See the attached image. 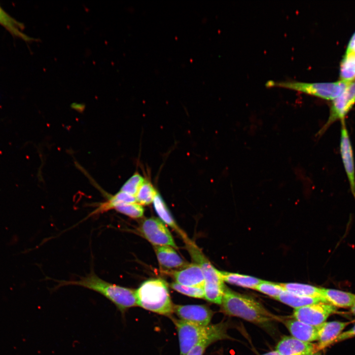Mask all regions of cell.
I'll return each instance as SVG.
<instances>
[{"label": "cell", "instance_id": "obj_35", "mask_svg": "<svg viewBox=\"0 0 355 355\" xmlns=\"http://www.w3.org/2000/svg\"><path fill=\"white\" fill-rule=\"evenodd\" d=\"M351 312L355 315V303L351 307Z\"/></svg>", "mask_w": 355, "mask_h": 355}, {"label": "cell", "instance_id": "obj_23", "mask_svg": "<svg viewBox=\"0 0 355 355\" xmlns=\"http://www.w3.org/2000/svg\"><path fill=\"white\" fill-rule=\"evenodd\" d=\"M137 202L136 197L119 191L114 195H110L108 200L100 205L97 209V212H106L114 209L115 206L122 203Z\"/></svg>", "mask_w": 355, "mask_h": 355}, {"label": "cell", "instance_id": "obj_24", "mask_svg": "<svg viewBox=\"0 0 355 355\" xmlns=\"http://www.w3.org/2000/svg\"><path fill=\"white\" fill-rule=\"evenodd\" d=\"M225 288L224 284L205 282L204 298L209 302L221 305Z\"/></svg>", "mask_w": 355, "mask_h": 355}, {"label": "cell", "instance_id": "obj_34", "mask_svg": "<svg viewBox=\"0 0 355 355\" xmlns=\"http://www.w3.org/2000/svg\"><path fill=\"white\" fill-rule=\"evenodd\" d=\"M262 355H281L277 351H272Z\"/></svg>", "mask_w": 355, "mask_h": 355}, {"label": "cell", "instance_id": "obj_5", "mask_svg": "<svg viewBox=\"0 0 355 355\" xmlns=\"http://www.w3.org/2000/svg\"><path fill=\"white\" fill-rule=\"evenodd\" d=\"M178 333L180 355H186L200 341L226 329L224 323L200 325L172 318Z\"/></svg>", "mask_w": 355, "mask_h": 355}, {"label": "cell", "instance_id": "obj_13", "mask_svg": "<svg viewBox=\"0 0 355 355\" xmlns=\"http://www.w3.org/2000/svg\"><path fill=\"white\" fill-rule=\"evenodd\" d=\"M276 349L281 355H309L318 351L317 344L289 336L284 337L278 344Z\"/></svg>", "mask_w": 355, "mask_h": 355}, {"label": "cell", "instance_id": "obj_7", "mask_svg": "<svg viewBox=\"0 0 355 355\" xmlns=\"http://www.w3.org/2000/svg\"><path fill=\"white\" fill-rule=\"evenodd\" d=\"M355 104V79L350 81L343 92L332 100L328 119L320 131L319 135L322 134L334 121L343 120Z\"/></svg>", "mask_w": 355, "mask_h": 355}, {"label": "cell", "instance_id": "obj_18", "mask_svg": "<svg viewBox=\"0 0 355 355\" xmlns=\"http://www.w3.org/2000/svg\"><path fill=\"white\" fill-rule=\"evenodd\" d=\"M0 25L6 29L12 35L20 38L27 42H30L36 39L24 33L22 31L24 28V24L19 22L6 12L0 6Z\"/></svg>", "mask_w": 355, "mask_h": 355}, {"label": "cell", "instance_id": "obj_14", "mask_svg": "<svg viewBox=\"0 0 355 355\" xmlns=\"http://www.w3.org/2000/svg\"><path fill=\"white\" fill-rule=\"evenodd\" d=\"M351 322L333 321L324 322L318 326V351L332 344L333 341Z\"/></svg>", "mask_w": 355, "mask_h": 355}, {"label": "cell", "instance_id": "obj_32", "mask_svg": "<svg viewBox=\"0 0 355 355\" xmlns=\"http://www.w3.org/2000/svg\"><path fill=\"white\" fill-rule=\"evenodd\" d=\"M355 337V325L350 330L342 332L335 340L332 344L340 342L349 338Z\"/></svg>", "mask_w": 355, "mask_h": 355}, {"label": "cell", "instance_id": "obj_10", "mask_svg": "<svg viewBox=\"0 0 355 355\" xmlns=\"http://www.w3.org/2000/svg\"><path fill=\"white\" fill-rule=\"evenodd\" d=\"M184 241L194 263L198 265L201 269L205 282L224 284L220 276V271L212 265L198 247L188 238Z\"/></svg>", "mask_w": 355, "mask_h": 355}, {"label": "cell", "instance_id": "obj_11", "mask_svg": "<svg viewBox=\"0 0 355 355\" xmlns=\"http://www.w3.org/2000/svg\"><path fill=\"white\" fill-rule=\"evenodd\" d=\"M341 122L340 152L352 193L355 196V170L353 149L344 120Z\"/></svg>", "mask_w": 355, "mask_h": 355}, {"label": "cell", "instance_id": "obj_26", "mask_svg": "<svg viewBox=\"0 0 355 355\" xmlns=\"http://www.w3.org/2000/svg\"><path fill=\"white\" fill-rule=\"evenodd\" d=\"M226 329L215 333L197 343L186 355H203L207 348L212 343L219 340L228 338Z\"/></svg>", "mask_w": 355, "mask_h": 355}, {"label": "cell", "instance_id": "obj_8", "mask_svg": "<svg viewBox=\"0 0 355 355\" xmlns=\"http://www.w3.org/2000/svg\"><path fill=\"white\" fill-rule=\"evenodd\" d=\"M336 312L334 306L320 302L295 309L293 317L306 324L317 326L325 322L327 318Z\"/></svg>", "mask_w": 355, "mask_h": 355}, {"label": "cell", "instance_id": "obj_28", "mask_svg": "<svg viewBox=\"0 0 355 355\" xmlns=\"http://www.w3.org/2000/svg\"><path fill=\"white\" fill-rule=\"evenodd\" d=\"M117 212L133 218L142 217L144 213L142 206L137 202L120 204L114 208Z\"/></svg>", "mask_w": 355, "mask_h": 355}, {"label": "cell", "instance_id": "obj_27", "mask_svg": "<svg viewBox=\"0 0 355 355\" xmlns=\"http://www.w3.org/2000/svg\"><path fill=\"white\" fill-rule=\"evenodd\" d=\"M157 193L152 184L144 181L136 195L137 202L141 205H149L153 202Z\"/></svg>", "mask_w": 355, "mask_h": 355}, {"label": "cell", "instance_id": "obj_4", "mask_svg": "<svg viewBox=\"0 0 355 355\" xmlns=\"http://www.w3.org/2000/svg\"><path fill=\"white\" fill-rule=\"evenodd\" d=\"M350 81L342 80L330 82H304L297 81L270 80L267 87L291 89L327 100H333L345 89Z\"/></svg>", "mask_w": 355, "mask_h": 355}, {"label": "cell", "instance_id": "obj_17", "mask_svg": "<svg viewBox=\"0 0 355 355\" xmlns=\"http://www.w3.org/2000/svg\"><path fill=\"white\" fill-rule=\"evenodd\" d=\"M321 297L335 307H352L355 303V294L334 289L321 288Z\"/></svg>", "mask_w": 355, "mask_h": 355}, {"label": "cell", "instance_id": "obj_1", "mask_svg": "<svg viewBox=\"0 0 355 355\" xmlns=\"http://www.w3.org/2000/svg\"><path fill=\"white\" fill-rule=\"evenodd\" d=\"M60 284L78 285L98 292L115 305L123 316L130 308L138 306L136 290L106 282L94 272L78 281H64Z\"/></svg>", "mask_w": 355, "mask_h": 355}, {"label": "cell", "instance_id": "obj_29", "mask_svg": "<svg viewBox=\"0 0 355 355\" xmlns=\"http://www.w3.org/2000/svg\"><path fill=\"white\" fill-rule=\"evenodd\" d=\"M144 181L141 175L135 173L123 184L120 191L136 196L140 187Z\"/></svg>", "mask_w": 355, "mask_h": 355}, {"label": "cell", "instance_id": "obj_16", "mask_svg": "<svg viewBox=\"0 0 355 355\" xmlns=\"http://www.w3.org/2000/svg\"><path fill=\"white\" fill-rule=\"evenodd\" d=\"M285 324L293 337L306 342L318 340V326H313L295 319L287 320Z\"/></svg>", "mask_w": 355, "mask_h": 355}, {"label": "cell", "instance_id": "obj_3", "mask_svg": "<svg viewBox=\"0 0 355 355\" xmlns=\"http://www.w3.org/2000/svg\"><path fill=\"white\" fill-rule=\"evenodd\" d=\"M138 306L151 312L167 316L174 313V304L166 282L159 279L143 282L136 290Z\"/></svg>", "mask_w": 355, "mask_h": 355}, {"label": "cell", "instance_id": "obj_9", "mask_svg": "<svg viewBox=\"0 0 355 355\" xmlns=\"http://www.w3.org/2000/svg\"><path fill=\"white\" fill-rule=\"evenodd\" d=\"M174 313L180 320L203 326L210 324L213 316L212 311L202 305H174Z\"/></svg>", "mask_w": 355, "mask_h": 355}, {"label": "cell", "instance_id": "obj_15", "mask_svg": "<svg viewBox=\"0 0 355 355\" xmlns=\"http://www.w3.org/2000/svg\"><path fill=\"white\" fill-rule=\"evenodd\" d=\"M154 249L160 265L167 269L165 271L181 269L188 264L170 246H154Z\"/></svg>", "mask_w": 355, "mask_h": 355}, {"label": "cell", "instance_id": "obj_20", "mask_svg": "<svg viewBox=\"0 0 355 355\" xmlns=\"http://www.w3.org/2000/svg\"><path fill=\"white\" fill-rule=\"evenodd\" d=\"M153 203L155 210L160 219L180 234L183 240L187 238L176 224L164 201L158 193Z\"/></svg>", "mask_w": 355, "mask_h": 355}, {"label": "cell", "instance_id": "obj_6", "mask_svg": "<svg viewBox=\"0 0 355 355\" xmlns=\"http://www.w3.org/2000/svg\"><path fill=\"white\" fill-rule=\"evenodd\" d=\"M139 230L154 246L177 248L170 232L158 218L152 217L144 219L140 224Z\"/></svg>", "mask_w": 355, "mask_h": 355}, {"label": "cell", "instance_id": "obj_22", "mask_svg": "<svg viewBox=\"0 0 355 355\" xmlns=\"http://www.w3.org/2000/svg\"><path fill=\"white\" fill-rule=\"evenodd\" d=\"M285 291L302 296L321 297V288L298 283L281 284Z\"/></svg>", "mask_w": 355, "mask_h": 355}, {"label": "cell", "instance_id": "obj_33", "mask_svg": "<svg viewBox=\"0 0 355 355\" xmlns=\"http://www.w3.org/2000/svg\"><path fill=\"white\" fill-rule=\"evenodd\" d=\"M355 54V32L351 37L344 55Z\"/></svg>", "mask_w": 355, "mask_h": 355}, {"label": "cell", "instance_id": "obj_31", "mask_svg": "<svg viewBox=\"0 0 355 355\" xmlns=\"http://www.w3.org/2000/svg\"><path fill=\"white\" fill-rule=\"evenodd\" d=\"M255 289L267 294L275 299L285 291L281 284L262 281L257 285Z\"/></svg>", "mask_w": 355, "mask_h": 355}, {"label": "cell", "instance_id": "obj_37", "mask_svg": "<svg viewBox=\"0 0 355 355\" xmlns=\"http://www.w3.org/2000/svg\"><path fill=\"white\" fill-rule=\"evenodd\" d=\"M313 355V354H312Z\"/></svg>", "mask_w": 355, "mask_h": 355}, {"label": "cell", "instance_id": "obj_12", "mask_svg": "<svg viewBox=\"0 0 355 355\" xmlns=\"http://www.w3.org/2000/svg\"><path fill=\"white\" fill-rule=\"evenodd\" d=\"M165 272L173 277L176 283L184 285L203 287L205 283L203 272L200 266L195 263L187 264L178 270Z\"/></svg>", "mask_w": 355, "mask_h": 355}, {"label": "cell", "instance_id": "obj_36", "mask_svg": "<svg viewBox=\"0 0 355 355\" xmlns=\"http://www.w3.org/2000/svg\"><path fill=\"white\" fill-rule=\"evenodd\" d=\"M312 355H321L320 353H315L313 354Z\"/></svg>", "mask_w": 355, "mask_h": 355}, {"label": "cell", "instance_id": "obj_2", "mask_svg": "<svg viewBox=\"0 0 355 355\" xmlns=\"http://www.w3.org/2000/svg\"><path fill=\"white\" fill-rule=\"evenodd\" d=\"M221 305L225 314L255 323L264 325L275 319L274 316L254 299L226 288Z\"/></svg>", "mask_w": 355, "mask_h": 355}, {"label": "cell", "instance_id": "obj_19", "mask_svg": "<svg viewBox=\"0 0 355 355\" xmlns=\"http://www.w3.org/2000/svg\"><path fill=\"white\" fill-rule=\"evenodd\" d=\"M276 299L295 309L320 302L326 303L322 297L302 296L286 291H284Z\"/></svg>", "mask_w": 355, "mask_h": 355}, {"label": "cell", "instance_id": "obj_25", "mask_svg": "<svg viewBox=\"0 0 355 355\" xmlns=\"http://www.w3.org/2000/svg\"><path fill=\"white\" fill-rule=\"evenodd\" d=\"M339 77L346 81L355 79V54L344 55L340 64Z\"/></svg>", "mask_w": 355, "mask_h": 355}, {"label": "cell", "instance_id": "obj_30", "mask_svg": "<svg viewBox=\"0 0 355 355\" xmlns=\"http://www.w3.org/2000/svg\"><path fill=\"white\" fill-rule=\"evenodd\" d=\"M171 288L184 295L198 298H204V291L202 286H186L173 282L170 284Z\"/></svg>", "mask_w": 355, "mask_h": 355}, {"label": "cell", "instance_id": "obj_21", "mask_svg": "<svg viewBox=\"0 0 355 355\" xmlns=\"http://www.w3.org/2000/svg\"><path fill=\"white\" fill-rule=\"evenodd\" d=\"M223 281L244 287L255 289L262 280L245 275L220 271Z\"/></svg>", "mask_w": 355, "mask_h": 355}]
</instances>
